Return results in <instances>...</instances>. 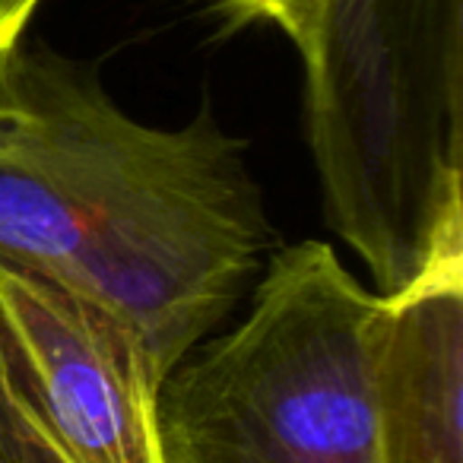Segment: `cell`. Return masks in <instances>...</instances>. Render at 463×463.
I'll list each match as a JSON object with an SVG mask.
<instances>
[{
    "label": "cell",
    "instance_id": "obj_1",
    "mask_svg": "<svg viewBox=\"0 0 463 463\" xmlns=\"http://www.w3.org/2000/svg\"><path fill=\"white\" fill-rule=\"evenodd\" d=\"M273 239L245 143L210 105L153 128L45 45L0 64V264L121 317L162 378L239 305Z\"/></svg>",
    "mask_w": 463,
    "mask_h": 463
},
{
    "label": "cell",
    "instance_id": "obj_2",
    "mask_svg": "<svg viewBox=\"0 0 463 463\" xmlns=\"http://www.w3.org/2000/svg\"><path fill=\"white\" fill-rule=\"evenodd\" d=\"M302 67L327 225L391 296L463 248V0H334Z\"/></svg>",
    "mask_w": 463,
    "mask_h": 463
},
{
    "label": "cell",
    "instance_id": "obj_3",
    "mask_svg": "<svg viewBox=\"0 0 463 463\" xmlns=\"http://www.w3.org/2000/svg\"><path fill=\"white\" fill-rule=\"evenodd\" d=\"M374 308L327 241L277 248L245 317L162 378L165 463H374Z\"/></svg>",
    "mask_w": 463,
    "mask_h": 463
},
{
    "label": "cell",
    "instance_id": "obj_4",
    "mask_svg": "<svg viewBox=\"0 0 463 463\" xmlns=\"http://www.w3.org/2000/svg\"><path fill=\"white\" fill-rule=\"evenodd\" d=\"M0 327L71 463H165L162 374L121 317L54 279L0 264Z\"/></svg>",
    "mask_w": 463,
    "mask_h": 463
},
{
    "label": "cell",
    "instance_id": "obj_5",
    "mask_svg": "<svg viewBox=\"0 0 463 463\" xmlns=\"http://www.w3.org/2000/svg\"><path fill=\"white\" fill-rule=\"evenodd\" d=\"M374 463H463V248L378 296Z\"/></svg>",
    "mask_w": 463,
    "mask_h": 463
},
{
    "label": "cell",
    "instance_id": "obj_6",
    "mask_svg": "<svg viewBox=\"0 0 463 463\" xmlns=\"http://www.w3.org/2000/svg\"><path fill=\"white\" fill-rule=\"evenodd\" d=\"M0 463H71L23 387L0 327Z\"/></svg>",
    "mask_w": 463,
    "mask_h": 463
},
{
    "label": "cell",
    "instance_id": "obj_7",
    "mask_svg": "<svg viewBox=\"0 0 463 463\" xmlns=\"http://www.w3.org/2000/svg\"><path fill=\"white\" fill-rule=\"evenodd\" d=\"M229 29L273 26L296 45L298 58H311L321 45L334 0H203Z\"/></svg>",
    "mask_w": 463,
    "mask_h": 463
},
{
    "label": "cell",
    "instance_id": "obj_8",
    "mask_svg": "<svg viewBox=\"0 0 463 463\" xmlns=\"http://www.w3.org/2000/svg\"><path fill=\"white\" fill-rule=\"evenodd\" d=\"M39 7L42 0H0V64L23 45V35Z\"/></svg>",
    "mask_w": 463,
    "mask_h": 463
}]
</instances>
